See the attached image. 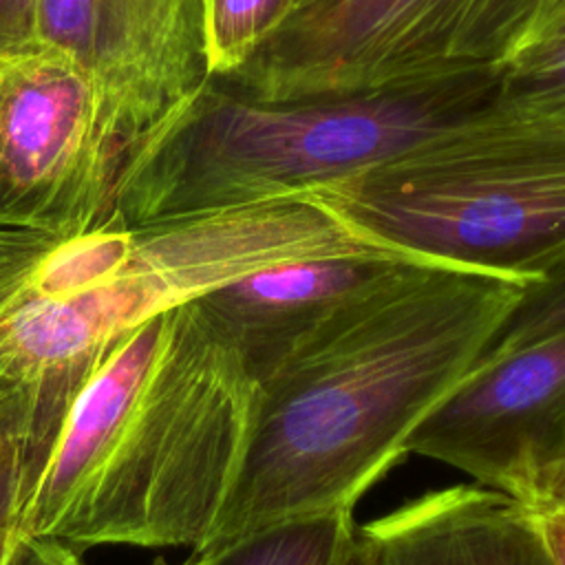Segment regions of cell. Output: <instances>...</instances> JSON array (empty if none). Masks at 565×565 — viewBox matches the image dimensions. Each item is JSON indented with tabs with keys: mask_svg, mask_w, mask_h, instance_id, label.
Wrapping results in <instances>:
<instances>
[{
	"mask_svg": "<svg viewBox=\"0 0 565 565\" xmlns=\"http://www.w3.org/2000/svg\"><path fill=\"white\" fill-rule=\"evenodd\" d=\"M501 73L349 95L260 99L210 79L124 168V225L300 196L386 161L497 102Z\"/></svg>",
	"mask_w": 565,
	"mask_h": 565,
	"instance_id": "obj_3",
	"label": "cell"
},
{
	"mask_svg": "<svg viewBox=\"0 0 565 565\" xmlns=\"http://www.w3.org/2000/svg\"><path fill=\"white\" fill-rule=\"evenodd\" d=\"M499 102L565 117V42L519 49L501 71Z\"/></svg>",
	"mask_w": 565,
	"mask_h": 565,
	"instance_id": "obj_13",
	"label": "cell"
},
{
	"mask_svg": "<svg viewBox=\"0 0 565 565\" xmlns=\"http://www.w3.org/2000/svg\"><path fill=\"white\" fill-rule=\"evenodd\" d=\"M152 565H174V563H168L166 558H157V561H152ZM177 565H205V561L201 556L190 554V558H185L183 563H177Z\"/></svg>",
	"mask_w": 565,
	"mask_h": 565,
	"instance_id": "obj_24",
	"label": "cell"
},
{
	"mask_svg": "<svg viewBox=\"0 0 565 565\" xmlns=\"http://www.w3.org/2000/svg\"><path fill=\"white\" fill-rule=\"evenodd\" d=\"M7 565H86L77 550L42 539H18Z\"/></svg>",
	"mask_w": 565,
	"mask_h": 565,
	"instance_id": "obj_18",
	"label": "cell"
},
{
	"mask_svg": "<svg viewBox=\"0 0 565 565\" xmlns=\"http://www.w3.org/2000/svg\"><path fill=\"white\" fill-rule=\"evenodd\" d=\"M307 0H203L210 79L238 73Z\"/></svg>",
	"mask_w": 565,
	"mask_h": 565,
	"instance_id": "obj_12",
	"label": "cell"
},
{
	"mask_svg": "<svg viewBox=\"0 0 565 565\" xmlns=\"http://www.w3.org/2000/svg\"><path fill=\"white\" fill-rule=\"evenodd\" d=\"M11 399H20V393H18V388L13 386V382L7 380V377L0 373V406L7 404V402H11ZM20 404H22V402H20Z\"/></svg>",
	"mask_w": 565,
	"mask_h": 565,
	"instance_id": "obj_21",
	"label": "cell"
},
{
	"mask_svg": "<svg viewBox=\"0 0 565 565\" xmlns=\"http://www.w3.org/2000/svg\"><path fill=\"white\" fill-rule=\"evenodd\" d=\"M35 42V0H0V53H15Z\"/></svg>",
	"mask_w": 565,
	"mask_h": 565,
	"instance_id": "obj_17",
	"label": "cell"
},
{
	"mask_svg": "<svg viewBox=\"0 0 565 565\" xmlns=\"http://www.w3.org/2000/svg\"><path fill=\"white\" fill-rule=\"evenodd\" d=\"M340 565H362V556H360V550H358V543H355V532H353V539H351V545L342 558Z\"/></svg>",
	"mask_w": 565,
	"mask_h": 565,
	"instance_id": "obj_22",
	"label": "cell"
},
{
	"mask_svg": "<svg viewBox=\"0 0 565 565\" xmlns=\"http://www.w3.org/2000/svg\"><path fill=\"white\" fill-rule=\"evenodd\" d=\"M411 263L424 260L391 252L305 258L254 271L194 305L260 393L265 380L311 331Z\"/></svg>",
	"mask_w": 565,
	"mask_h": 565,
	"instance_id": "obj_9",
	"label": "cell"
},
{
	"mask_svg": "<svg viewBox=\"0 0 565 565\" xmlns=\"http://www.w3.org/2000/svg\"><path fill=\"white\" fill-rule=\"evenodd\" d=\"M404 450L452 466L523 508L565 492V329L472 364Z\"/></svg>",
	"mask_w": 565,
	"mask_h": 565,
	"instance_id": "obj_7",
	"label": "cell"
},
{
	"mask_svg": "<svg viewBox=\"0 0 565 565\" xmlns=\"http://www.w3.org/2000/svg\"><path fill=\"white\" fill-rule=\"evenodd\" d=\"M539 2L307 0L223 82L260 99H291L501 73Z\"/></svg>",
	"mask_w": 565,
	"mask_h": 565,
	"instance_id": "obj_5",
	"label": "cell"
},
{
	"mask_svg": "<svg viewBox=\"0 0 565 565\" xmlns=\"http://www.w3.org/2000/svg\"><path fill=\"white\" fill-rule=\"evenodd\" d=\"M532 514L547 565H565V492L541 505L527 508Z\"/></svg>",
	"mask_w": 565,
	"mask_h": 565,
	"instance_id": "obj_16",
	"label": "cell"
},
{
	"mask_svg": "<svg viewBox=\"0 0 565 565\" xmlns=\"http://www.w3.org/2000/svg\"><path fill=\"white\" fill-rule=\"evenodd\" d=\"M530 282L411 263L311 331L260 386L207 554L351 512L422 417L472 369Z\"/></svg>",
	"mask_w": 565,
	"mask_h": 565,
	"instance_id": "obj_1",
	"label": "cell"
},
{
	"mask_svg": "<svg viewBox=\"0 0 565 565\" xmlns=\"http://www.w3.org/2000/svg\"><path fill=\"white\" fill-rule=\"evenodd\" d=\"M554 42H565V0H541L519 49Z\"/></svg>",
	"mask_w": 565,
	"mask_h": 565,
	"instance_id": "obj_19",
	"label": "cell"
},
{
	"mask_svg": "<svg viewBox=\"0 0 565 565\" xmlns=\"http://www.w3.org/2000/svg\"><path fill=\"white\" fill-rule=\"evenodd\" d=\"M355 543L362 565H547L527 508L477 483L426 492Z\"/></svg>",
	"mask_w": 565,
	"mask_h": 565,
	"instance_id": "obj_10",
	"label": "cell"
},
{
	"mask_svg": "<svg viewBox=\"0 0 565 565\" xmlns=\"http://www.w3.org/2000/svg\"><path fill=\"white\" fill-rule=\"evenodd\" d=\"M35 40L95 79L130 148L210 82L203 0H35Z\"/></svg>",
	"mask_w": 565,
	"mask_h": 565,
	"instance_id": "obj_8",
	"label": "cell"
},
{
	"mask_svg": "<svg viewBox=\"0 0 565 565\" xmlns=\"http://www.w3.org/2000/svg\"><path fill=\"white\" fill-rule=\"evenodd\" d=\"M22 234H31V232H11V230H0V254Z\"/></svg>",
	"mask_w": 565,
	"mask_h": 565,
	"instance_id": "obj_23",
	"label": "cell"
},
{
	"mask_svg": "<svg viewBox=\"0 0 565 565\" xmlns=\"http://www.w3.org/2000/svg\"><path fill=\"white\" fill-rule=\"evenodd\" d=\"M130 152L95 79L64 51L0 53V230L66 238L102 227Z\"/></svg>",
	"mask_w": 565,
	"mask_h": 565,
	"instance_id": "obj_6",
	"label": "cell"
},
{
	"mask_svg": "<svg viewBox=\"0 0 565 565\" xmlns=\"http://www.w3.org/2000/svg\"><path fill=\"white\" fill-rule=\"evenodd\" d=\"M369 245L541 280L565 260V117L503 102L307 194Z\"/></svg>",
	"mask_w": 565,
	"mask_h": 565,
	"instance_id": "obj_4",
	"label": "cell"
},
{
	"mask_svg": "<svg viewBox=\"0 0 565 565\" xmlns=\"http://www.w3.org/2000/svg\"><path fill=\"white\" fill-rule=\"evenodd\" d=\"M353 532L351 512H335L280 523L194 556L205 565H340Z\"/></svg>",
	"mask_w": 565,
	"mask_h": 565,
	"instance_id": "obj_11",
	"label": "cell"
},
{
	"mask_svg": "<svg viewBox=\"0 0 565 565\" xmlns=\"http://www.w3.org/2000/svg\"><path fill=\"white\" fill-rule=\"evenodd\" d=\"M565 329V260L552 267L541 280L530 282L521 302L501 324L481 360L499 358ZM475 362V364H477Z\"/></svg>",
	"mask_w": 565,
	"mask_h": 565,
	"instance_id": "obj_14",
	"label": "cell"
},
{
	"mask_svg": "<svg viewBox=\"0 0 565 565\" xmlns=\"http://www.w3.org/2000/svg\"><path fill=\"white\" fill-rule=\"evenodd\" d=\"M20 415H22L20 399H11L0 406V446L7 439V435L15 437L18 426H20Z\"/></svg>",
	"mask_w": 565,
	"mask_h": 565,
	"instance_id": "obj_20",
	"label": "cell"
},
{
	"mask_svg": "<svg viewBox=\"0 0 565 565\" xmlns=\"http://www.w3.org/2000/svg\"><path fill=\"white\" fill-rule=\"evenodd\" d=\"M258 384L194 302L113 344L22 494V536L77 547H190L232 488Z\"/></svg>",
	"mask_w": 565,
	"mask_h": 565,
	"instance_id": "obj_2",
	"label": "cell"
},
{
	"mask_svg": "<svg viewBox=\"0 0 565 565\" xmlns=\"http://www.w3.org/2000/svg\"><path fill=\"white\" fill-rule=\"evenodd\" d=\"M22 503V468L13 435L0 446V565H7L20 539L18 514Z\"/></svg>",
	"mask_w": 565,
	"mask_h": 565,
	"instance_id": "obj_15",
	"label": "cell"
}]
</instances>
